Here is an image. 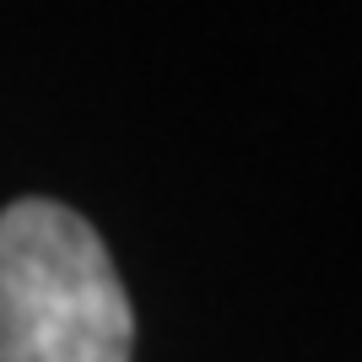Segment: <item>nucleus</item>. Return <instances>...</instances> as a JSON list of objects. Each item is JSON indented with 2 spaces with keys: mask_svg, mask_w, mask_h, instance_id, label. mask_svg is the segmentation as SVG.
<instances>
[{
  "mask_svg": "<svg viewBox=\"0 0 362 362\" xmlns=\"http://www.w3.org/2000/svg\"><path fill=\"white\" fill-rule=\"evenodd\" d=\"M130 298L71 206L0 211V362H130Z\"/></svg>",
  "mask_w": 362,
  "mask_h": 362,
  "instance_id": "obj_1",
  "label": "nucleus"
}]
</instances>
